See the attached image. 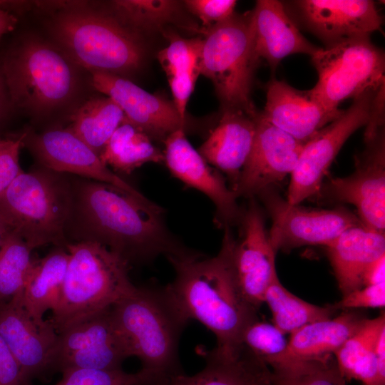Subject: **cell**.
<instances>
[{"instance_id":"6da1fadb","label":"cell","mask_w":385,"mask_h":385,"mask_svg":"<svg viewBox=\"0 0 385 385\" xmlns=\"http://www.w3.org/2000/svg\"><path fill=\"white\" fill-rule=\"evenodd\" d=\"M71 204L64 234L68 243L97 242L130 265L162 255L170 261L204 257L188 248L169 230L164 209L122 190L69 175Z\"/></svg>"},{"instance_id":"7a4b0ae2","label":"cell","mask_w":385,"mask_h":385,"mask_svg":"<svg viewBox=\"0 0 385 385\" xmlns=\"http://www.w3.org/2000/svg\"><path fill=\"white\" fill-rule=\"evenodd\" d=\"M235 242L230 227H225L215 256L170 260L175 277L164 287L182 316L205 325L217 339L215 349L225 353L242 349L243 332L259 319L257 309L247 300L237 281Z\"/></svg>"},{"instance_id":"3957f363","label":"cell","mask_w":385,"mask_h":385,"mask_svg":"<svg viewBox=\"0 0 385 385\" xmlns=\"http://www.w3.org/2000/svg\"><path fill=\"white\" fill-rule=\"evenodd\" d=\"M69 258L58 302L49 319L58 334L88 317L104 311L136 289L130 265L94 242L68 243Z\"/></svg>"},{"instance_id":"277c9868","label":"cell","mask_w":385,"mask_h":385,"mask_svg":"<svg viewBox=\"0 0 385 385\" xmlns=\"http://www.w3.org/2000/svg\"><path fill=\"white\" fill-rule=\"evenodd\" d=\"M115 324L142 369L162 377L183 373L178 347L188 321L165 288L142 287L111 308Z\"/></svg>"},{"instance_id":"5b68a950","label":"cell","mask_w":385,"mask_h":385,"mask_svg":"<svg viewBox=\"0 0 385 385\" xmlns=\"http://www.w3.org/2000/svg\"><path fill=\"white\" fill-rule=\"evenodd\" d=\"M51 30L60 50L89 72L123 76L137 71L144 58L137 34L105 12L67 8L54 16Z\"/></svg>"},{"instance_id":"8992f818","label":"cell","mask_w":385,"mask_h":385,"mask_svg":"<svg viewBox=\"0 0 385 385\" xmlns=\"http://www.w3.org/2000/svg\"><path fill=\"white\" fill-rule=\"evenodd\" d=\"M70 204L69 175L42 166L22 171L0 194V214L33 250L66 247Z\"/></svg>"},{"instance_id":"52a82bcc","label":"cell","mask_w":385,"mask_h":385,"mask_svg":"<svg viewBox=\"0 0 385 385\" xmlns=\"http://www.w3.org/2000/svg\"><path fill=\"white\" fill-rule=\"evenodd\" d=\"M75 65L60 49L27 38L5 56L1 68L10 102L35 115L67 103L78 88Z\"/></svg>"},{"instance_id":"ba28073f","label":"cell","mask_w":385,"mask_h":385,"mask_svg":"<svg viewBox=\"0 0 385 385\" xmlns=\"http://www.w3.org/2000/svg\"><path fill=\"white\" fill-rule=\"evenodd\" d=\"M252 10L234 14L205 29L201 39L200 73L214 85L222 110L257 112L251 99L255 70L259 63L253 46Z\"/></svg>"},{"instance_id":"9c48e42d","label":"cell","mask_w":385,"mask_h":385,"mask_svg":"<svg viewBox=\"0 0 385 385\" xmlns=\"http://www.w3.org/2000/svg\"><path fill=\"white\" fill-rule=\"evenodd\" d=\"M311 57L318 81L310 91L329 108H338L343 101L385 85V55L370 36L320 48Z\"/></svg>"},{"instance_id":"30bf717a","label":"cell","mask_w":385,"mask_h":385,"mask_svg":"<svg viewBox=\"0 0 385 385\" xmlns=\"http://www.w3.org/2000/svg\"><path fill=\"white\" fill-rule=\"evenodd\" d=\"M384 86L354 98L339 117L305 143L291 174L287 199L289 204L299 205L318 193L329 166L344 143L357 129L369 123L379 93Z\"/></svg>"},{"instance_id":"8fae6325","label":"cell","mask_w":385,"mask_h":385,"mask_svg":"<svg viewBox=\"0 0 385 385\" xmlns=\"http://www.w3.org/2000/svg\"><path fill=\"white\" fill-rule=\"evenodd\" d=\"M257 196L272 218L269 235L276 252L305 245L327 247L346 229L362 225L356 215L342 206L317 210L291 205L274 186L262 190Z\"/></svg>"},{"instance_id":"7c38bea8","label":"cell","mask_w":385,"mask_h":385,"mask_svg":"<svg viewBox=\"0 0 385 385\" xmlns=\"http://www.w3.org/2000/svg\"><path fill=\"white\" fill-rule=\"evenodd\" d=\"M364 143V149L354 157V173L323 183L317 195L329 202L354 205L363 226L384 233V127Z\"/></svg>"},{"instance_id":"4fadbf2b","label":"cell","mask_w":385,"mask_h":385,"mask_svg":"<svg viewBox=\"0 0 385 385\" xmlns=\"http://www.w3.org/2000/svg\"><path fill=\"white\" fill-rule=\"evenodd\" d=\"M111 308L58 333L56 371L122 369L123 362L131 355L115 324Z\"/></svg>"},{"instance_id":"5bb4252c","label":"cell","mask_w":385,"mask_h":385,"mask_svg":"<svg viewBox=\"0 0 385 385\" xmlns=\"http://www.w3.org/2000/svg\"><path fill=\"white\" fill-rule=\"evenodd\" d=\"M21 292L0 302V337L21 369L26 385L56 372L58 334L51 320L36 322L24 308Z\"/></svg>"},{"instance_id":"9a60e30c","label":"cell","mask_w":385,"mask_h":385,"mask_svg":"<svg viewBox=\"0 0 385 385\" xmlns=\"http://www.w3.org/2000/svg\"><path fill=\"white\" fill-rule=\"evenodd\" d=\"M295 23L331 47L380 31L383 17L370 0H299L284 4Z\"/></svg>"},{"instance_id":"2e32d148","label":"cell","mask_w":385,"mask_h":385,"mask_svg":"<svg viewBox=\"0 0 385 385\" xmlns=\"http://www.w3.org/2000/svg\"><path fill=\"white\" fill-rule=\"evenodd\" d=\"M41 166L115 186L143 201H150L106 165L71 130L54 128L40 133L27 131L24 140Z\"/></svg>"},{"instance_id":"e0dca14e","label":"cell","mask_w":385,"mask_h":385,"mask_svg":"<svg viewBox=\"0 0 385 385\" xmlns=\"http://www.w3.org/2000/svg\"><path fill=\"white\" fill-rule=\"evenodd\" d=\"M304 144L258 112L250 154L232 189L237 197H255L262 190L291 175Z\"/></svg>"},{"instance_id":"ac0fdd59","label":"cell","mask_w":385,"mask_h":385,"mask_svg":"<svg viewBox=\"0 0 385 385\" xmlns=\"http://www.w3.org/2000/svg\"><path fill=\"white\" fill-rule=\"evenodd\" d=\"M164 162L173 175L207 195L216 209L215 221L222 228L240 224L243 214L235 193L225 180L210 166L186 138L184 129L170 134L163 141Z\"/></svg>"},{"instance_id":"d6986e66","label":"cell","mask_w":385,"mask_h":385,"mask_svg":"<svg viewBox=\"0 0 385 385\" xmlns=\"http://www.w3.org/2000/svg\"><path fill=\"white\" fill-rule=\"evenodd\" d=\"M92 86L113 99L122 109L125 120L152 140L164 141L174 131L184 129V120L173 101L150 93L130 80L115 74L90 72Z\"/></svg>"},{"instance_id":"ffe728a7","label":"cell","mask_w":385,"mask_h":385,"mask_svg":"<svg viewBox=\"0 0 385 385\" xmlns=\"http://www.w3.org/2000/svg\"><path fill=\"white\" fill-rule=\"evenodd\" d=\"M240 220L242 236L234 247V265L240 287L247 300L258 309L265 293L277 277L275 253L255 197L249 198Z\"/></svg>"},{"instance_id":"44dd1931","label":"cell","mask_w":385,"mask_h":385,"mask_svg":"<svg viewBox=\"0 0 385 385\" xmlns=\"http://www.w3.org/2000/svg\"><path fill=\"white\" fill-rule=\"evenodd\" d=\"M343 111L326 106L310 90H298L272 78L267 83L266 103L261 113L273 125L306 143Z\"/></svg>"},{"instance_id":"7402d4cb","label":"cell","mask_w":385,"mask_h":385,"mask_svg":"<svg viewBox=\"0 0 385 385\" xmlns=\"http://www.w3.org/2000/svg\"><path fill=\"white\" fill-rule=\"evenodd\" d=\"M252 12L255 56L258 61H266L272 72L289 55L312 56L320 48L302 34L282 1H257Z\"/></svg>"},{"instance_id":"603a6c76","label":"cell","mask_w":385,"mask_h":385,"mask_svg":"<svg viewBox=\"0 0 385 385\" xmlns=\"http://www.w3.org/2000/svg\"><path fill=\"white\" fill-rule=\"evenodd\" d=\"M256 113L222 110L215 128L198 152L215 169L227 176L230 189L236 184L250 154L256 130Z\"/></svg>"},{"instance_id":"cb8c5ba5","label":"cell","mask_w":385,"mask_h":385,"mask_svg":"<svg viewBox=\"0 0 385 385\" xmlns=\"http://www.w3.org/2000/svg\"><path fill=\"white\" fill-rule=\"evenodd\" d=\"M206 364L195 374L183 373L158 379L152 385H272L270 366L242 345L237 353L215 348L205 354Z\"/></svg>"},{"instance_id":"d4e9b609","label":"cell","mask_w":385,"mask_h":385,"mask_svg":"<svg viewBox=\"0 0 385 385\" xmlns=\"http://www.w3.org/2000/svg\"><path fill=\"white\" fill-rule=\"evenodd\" d=\"M327 247L339 287L345 295L363 287L366 268L385 255V236L359 225L344 230Z\"/></svg>"},{"instance_id":"484cf974","label":"cell","mask_w":385,"mask_h":385,"mask_svg":"<svg viewBox=\"0 0 385 385\" xmlns=\"http://www.w3.org/2000/svg\"><path fill=\"white\" fill-rule=\"evenodd\" d=\"M365 319L358 312L344 310L334 318L308 324L291 334L285 353L271 369L287 361L334 355L358 331Z\"/></svg>"},{"instance_id":"4316f807","label":"cell","mask_w":385,"mask_h":385,"mask_svg":"<svg viewBox=\"0 0 385 385\" xmlns=\"http://www.w3.org/2000/svg\"><path fill=\"white\" fill-rule=\"evenodd\" d=\"M385 329L384 314L365 319L358 331L334 353L338 369L346 380L355 379L363 385H385V369L376 356L379 337Z\"/></svg>"},{"instance_id":"83f0119b","label":"cell","mask_w":385,"mask_h":385,"mask_svg":"<svg viewBox=\"0 0 385 385\" xmlns=\"http://www.w3.org/2000/svg\"><path fill=\"white\" fill-rule=\"evenodd\" d=\"M68 258L66 247H55L43 257L34 260L21 297L26 310L38 323H43L45 313L57 306Z\"/></svg>"},{"instance_id":"f1b7e54d","label":"cell","mask_w":385,"mask_h":385,"mask_svg":"<svg viewBox=\"0 0 385 385\" xmlns=\"http://www.w3.org/2000/svg\"><path fill=\"white\" fill-rule=\"evenodd\" d=\"M100 158L109 168L125 174L145 163L165 160L164 153L152 139L125 120L114 131Z\"/></svg>"},{"instance_id":"f546056e","label":"cell","mask_w":385,"mask_h":385,"mask_svg":"<svg viewBox=\"0 0 385 385\" xmlns=\"http://www.w3.org/2000/svg\"><path fill=\"white\" fill-rule=\"evenodd\" d=\"M125 120L120 106L111 98L95 97L73 113L68 127L99 156L117 128Z\"/></svg>"},{"instance_id":"4dcf8cb0","label":"cell","mask_w":385,"mask_h":385,"mask_svg":"<svg viewBox=\"0 0 385 385\" xmlns=\"http://www.w3.org/2000/svg\"><path fill=\"white\" fill-rule=\"evenodd\" d=\"M264 302L272 312L273 324L284 334H292L308 324L332 317L337 309L312 304L289 292L277 277L267 287Z\"/></svg>"},{"instance_id":"1f68e13d","label":"cell","mask_w":385,"mask_h":385,"mask_svg":"<svg viewBox=\"0 0 385 385\" xmlns=\"http://www.w3.org/2000/svg\"><path fill=\"white\" fill-rule=\"evenodd\" d=\"M111 8V15L135 33L161 29L175 20L180 9L171 0H117Z\"/></svg>"},{"instance_id":"d6a6232c","label":"cell","mask_w":385,"mask_h":385,"mask_svg":"<svg viewBox=\"0 0 385 385\" xmlns=\"http://www.w3.org/2000/svg\"><path fill=\"white\" fill-rule=\"evenodd\" d=\"M33 249L13 231L0 248V302L23 291L34 259Z\"/></svg>"},{"instance_id":"836d02e7","label":"cell","mask_w":385,"mask_h":385,"mask_svg":"<svg viewBox=\"0 0 385 385\" xmlns=\"http://www.w3.org/2000/svg\"><path fill=\"white\" fill-rule=\"evenodd\" d=\"M272 370V385H346L333 355L319 359L287 361Z\"/></svg>"},{"instance_id":"e575fe53","label":"cell","mask_w":385,"mask_h":385,"mask_svg":"<svg viewBox=\"0 0 385 385\" xmlns=\"http://www.w3.org/2000/svg\"><path fill=\"white\" fill-rule=\"evenodd\" d=\"M242 344L271 369L283 356L288 340L285 334L274 324L258 319L250 324L243 332Z\"/></svg>"},{"instance_id":"d590c367","label":"cell","mask_w":385,"mask_h":385,"mask_svg":"<svg viewBox=\"0 0 385 385\" xmlns=\"http://www.w3.org/2000/svg\"><path fill=\"white\" fill-rule=\"evenodd\" d=\"M166 36L170 43L158 52V59L167 78L200 73L198 61L201 38H184L170 33Z\"/></svg>"},{"instance_id":"8d00e7d4","label":"cell","mask_w":385,"mask_h":385,"mask_svg":"<svg viewBox=\"0 0 385 385\" xmlns=\"http://www.w3.org/2000/svg\"><path fill=\"white\" fill-rule=\"evenodd\" d=\"M61 374V379L55 385H150L157 379L142 369L136 373H128L122 369L107 371L76 369Z\"/></svg>"},{"instance_id":"74e56055","label":"cell","mask_w":385,"mask_h":385,"mask_svg":"<svg viewBox=\"0 0 385 385\" xmlns=\"http://www.w3.org/2000/svg\"><path fill=\"white\" fill-rule=\"evenodd\" d=\"M26 133L0 137V194L23 171L19 164V154Z\"/></svg>"},{"instance_id":"f35d334b","label":"cell","mask_w":385,"mask_h":385,"mask_svg":"<svg viewBox=\"0 0 385 385\" xmlns=\"http://www.w3.org/2000/svg\"><path fill=\"white\" fill-rule=\"evenodd\" d=\"M186 8L195 15L202 25L209 28L230 19L235 14V0H187Z\"/></svg>"},{"instance_id":"ab89813d","label":"cell","mask_w":385,"mask_h":385,"mask_svg":"<svg viewBox=\"0 0 385 385\" xmlns=\"http://www.w3.org/2000/svg\"><path fill=\"white\" fill-rule=\"evenodd\" d=\"M385 305V282L364 286L344 295L333 307L347 310L354 308H382Z\"/></svg>"},{"instance_id":"60d3db41","label":"cell","mask_w":385,"mask_h":385,"mask_svg":"<svg viewBox=\"0 0 385 385\" xmlns=\"http://www.w3.org/2000/svg\"><path fill=\"white\" fill-rule=\"evenodd\" d=\"M0 385H26L19 364L1 337Z\"/></svg>"},{"instance_id":"b9f144b4","label":"cell","mask_w":385,"mask_h":385,"mask_svg":"<svg viewBox=\"0 0 385 385\" xmlns=\"http://www.w3.org/2000/svg\"><path fill=\"white\" fill-rule=\"evenodd\" d=\"M385 282V255L372 262L362 275L363 287Z\"/></svg>"},{"instance_id":"7bdbcfd3","label":"cell","mask_w":385,"mask_h":385,"mask_svg":"<svg viewBox=\"0 0 385 385\" xmlns=\"http://www.w3.org/2000/svg\"><path fill=\"white\" fill-rule=\"evenodd\" d=\"M17 22L16 16L4 9L0 3V37L12 31L16 28Z\"/></svg>"},{"instance_id":"ee69618b","label":"cell","mask_w":385,"mask_h":385,"mask_svg":"<svg viewBox=\"0 0 385 385\" xmlns=\"http://www.w3.org/2000/svg\"><path fill=\"white\" fill-rule=\"evenodd\" d=\"M9 100L4 76L3 74L1 63L0 64V117L3 114Z\"/></svg>"},{"instance_id":"f6af8a7d","label":"cell","mask_w":385,"mask_h":385,"mask_svg":"<svg viewBox=\"0 0 385 385\" xmlns=\"http://www.w3.org/2000/svg\"><path fill=\"white\" fill-rule=\"evenodd\" d=\"M13 231L12 227L0 214V248Z\"/></svg>"},{"instance_id":"bcb514c9","label":"cell","mask_w":385,"mask_h":385,"mask_svg":"<svg viewBox=\"0 0 385 385\" xmlns=\"http://www.w3.org/2000/svg\"><path fill=\"white\" fill-rule=\"evenodd\" d=\"M132 385H148V384H132Z\"/></svg>"}]
</instances>
